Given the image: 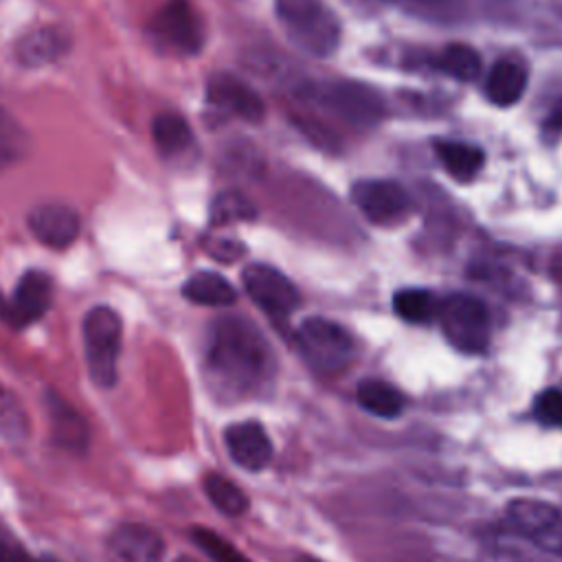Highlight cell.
<instances>
[{
  "label": "cell",
  "instance_id": "6da1fadb",
  "mask_svg": "<svg viewBox=\"0 0 562 562\" xmlns=\"http://www.w3.org/2000/svg\"><path fill=\"white\" fill-rule=\"evenodd\" d=\"M274 373V356L263 334L241 316H224L209 329L204 375L220 400L257 395Z\"/></svg>",
  "mask_w": 562,
  "mask_h": 562
},
{
  "label": "cell",
  "instance_id": "7a4b0ae2",
  "mask_svg": "<svg viewBox=\"0 0 562 562\" xmlns=\"http://www.w3.org/2000/svg\"><path fill=\"white\" fill-rule=\"evenodd\" d=\"M277 18L285 35L305 53L331 55L340 44V22L323 0H277Z\"/></svg>",
  "mask_w": 562,
  "mask_h": 562
},
{
  "label": "cell",
  "instance_id": "3957f363",
  "mask_svg": "<svg viewBox=\"0 0 562 562\" xmlns=\"http://www.w3.org/2000/svg\"><path fill=\"white\" fill-rule=\"evenodd\" d=\"M86 364L94 384L110 389L116 382L121 351V318L108 305L92 307L83 318Z\"/></svg>",
  "mask_w": 562,
  "mask_h": 562
},
{
  "label": "cell",
  "instance_id": "277c9868",
  "mask_svg": "<svg viewBox=\"0 0 562 562\" xmlns=\"http://www.w3.org/2000/svg\"><path fill=\"white\" fill-rule=\"evenodd\" d=\"M448 342L463 353H481L490 345L492 323L485 303L472 294H452L437 314Z\"/></svg>",
  "mask_w": 562,
  "mask_h": 562
},
{
  "label": "cell",
  "instance_id": "5b68a950",
  "mask_svg": "<svg viewBox=\"0 0 562 562\" xmlns=\"http://www.w3.org/2000/svg\"><path fill=\"white\" fill-rule=\"evenodd\" d=\"M296 340L305 360L321 373H336L345 369L356 353L351 334L336 321L323 316L303 321L296 329Z\"/></svg>",
  "mask_w": 562,
  "mask_h": 562
},
{
  "label": "cell",
  "instance_id": "8992f818",
  "mask_svg": "<svg viewBox=\"0 0 562 562\" xmlns=\"http://www.w3.org/2000/svg\"><path fill=\"white\" fill-rule=\"evenodd\" d=\"M154 40L178 55H195L204 42V29L189 0H167L154 15Z\"/></svg>",
  "mask_w": 562,
  "mask_h": 562
},
{
  "label": "cell",
  "instance_id": "52a82bcc",
  "mask_svg": "<svg viewBox=\"0 0 562 562\" xmlns=\"http://www.w3.org/2000/svg\"><path fill=\"white\" fill-rule=\"evenodd\" d=\"M351 200L369 222L380 226L402 222L413 209L408 191L400 182L384 178L358 180L351 187Z\"/></svg>",
  "mask_w": 562,
  "mask_h": 562
},
{
  "label": "cell",
  "instance_id": "ba28073f",
  "mask_svg": "<svg viewBox=\"0 0 562 562\" xmlns=\"http://www.w3.org/2000/svg\"><path fill=\"white\" fill-rule=\"evenodd\" d=\"M241 281L248 296L259 305L261 312L272 318L290 316L301 303L296 285L281 270L268 263L246 266L241 272Z\"/></svg>",
  "mask_w": 562,
  "mask_h": 562
},
{
  "label": "cell",
  "instance_id": "9c48e42d",
  "mask_svg": "<svg viewBox=\"0 0 562 562\" xmlns=\"http://www.w3.org/2000/svg\"><path fill=\"white\" fill-rule=\"evenodd\" d=\"M512 525L536 547L560 553L562 551V512L540 498H516L507 505Z\"/></svg>",
  "mask_w": 562,
  "mask_h": 562
},
{
  "label": "cell",
  "instance_id": "30bf717a",
  "mask_svg": "<svg viewBox=\"0 0 562 562\" xmlns=\"http://www.w3.org/2000/svg\"><path fill=\"white\" fill-rule=\"evenodd\" d=\"M53 301V281L42 270H26L9 299L0 301V316L13 327L40 321Z\"/></svg>",
  "mask_w": 562,
  "mask_h": 562
},
{
  "label": "cell",
  "instance_id": "8fae6325",
  "mask_svg": "<svg viewBox=\"0 0 562 562\" xmlns=\"http://www.w3.org/2000/svg\"><path fill=\"white\" fill-rule=\"evenodd\" d=\"M206 99L213 108L250 123L261 121L266 112L261 97L246 81L231 72H217L209 79Z\"/></svg>",
  "mask_w": 562,
  "mask_h": 562
},
{
  "label": "cell",
  "instance_id": "7c38bea8",
  "mask_svg": "<svg viewBox=\"0 0 562 562\" xmlns=\"http://www.w3.org/2000/svg\"><path fill=\"white\" fill-rule=\"evenodd\" d=\"M323 103L353 125H373L382 116L380 97L353 81H336L323 88Z\"/></svg>",
  "mask_w": 562,
  "mask_h": 562
},
{
  "label": "cell",
  "instance_id": "4fadbf2b",
  "mask_svg": "<svg viewBox=\"0 0 562 562\" xmlns=\"http://www.w3.org/2000/svg\"><path fill=\"white\" fill-rule=\"evenodd\" d=\"M224 443L231 459L244 470L259 472L272 461V441L257 419L231 424L224 430Z\"/></svg>",
  "mask_w": 562,
  "mask_h": 562
},
{
  "label": "cell",
  "instance_id": "5bb4252c",
  "mask_svg": "<svg viewBox=\"0 0 562 562\" xmlns=\"http://www.w3.org/2000/svg\"><path fill=\"white\" fill-rule=\"evenodd\" d=\"M108 553L112 562H160L165 544L151 527L125 522L108 536Z\"/></svg>",
  "mask_w": 562,
  "mask_h": 562
},
{
  "label": "cell",
  "instance_id": "9a60e30c",
  "mask_svg": "<svg viewBox=\"0 0 562 562\" xmlns=\"http://www.w3.org/2000/svg\"><path fill=\"white\" fill-rule=\"evenodd\" d=\"M31 233L50 248H66L79 235V215L68 204H40L29 213Z\"/></svg>",
  "mask_w": 562,
  "mask_h": 562
},
{
  "label": "cell",
  "instance_id": "2e32d148",
  "mask_svg": "<svg viewBox=\"0 0 562 562\" xmlns=\"http://www.w3.org/2000/svg\"><path fill=\"white\" fill-rule=\"evenodd\" d=\"M70 46V37L59 26H44L20 37L15 53L24 66H46L57 61Z\"/></svg>",
  "mask_w": 562,
  "mask_h": 562
},
{
  "label": "cell",
  "instance_id": "e0dca14e",
  "mask_svg": "<svg viewBox=\"0 0 562 562\" xmlns=\"http://www.w3.org/2000/svg\"><path fill=\"white\" fill-rule=\"evenodd\" d=\"M527 90V68L520 61H496L485 79V94L494 105L507 108L522 99Z\"/></svg>",
  "mask_w": 562,
  "mask_h": 562
},
{
  "label": "cell",
  "instance_id": "ac0fdd59",
  "mask_svg": "<svg viewBox=\"0 0 562 562\" xmlns=\"http://www.w3.org/2000/svg\"><path fill=\"white\" fill-rule=\"evenodd\" d=\"M46 408L50 415L55 441L66 450L83 452L88 446V426L83 417L72 406H68V402L59 400L55 393L48 395Z\"/></svg>",
  "mask_w": 562,
  "mask_h": 562
},
{
  "label": "cell",
  "instance_id": "d6986e66",
  "mask_svg": "<svg viewBox=\"0 0 562 562\" xmlns=\"http://www.w3.org/2000/svg\"><path fill=\"white\" fill-rule=\"evenodd\" d=\"M182 294L191 303L209 307H226L233 305L237 299L233 283L226 277L211 270H200L193 277H189L182 285Z\"/></svg>",
  "mask_w": 562,
  "mask_h": 562
},
{
  "label": "cell",
  "instance_id": "ffe728a7",
  "mask_svg": "<svg viewBox=\"0 0 562 562\" xmlns=\"http://www.w3.org/2000/svg\"><path fill=\"white\" fill-rule=\"evenodd\" d=\"M435 151H437V158L441 160L443 169L459 182L472 180L485 162L483 149L476 145L463 143V140H448V138L437 140Z\"/></svg>",
  "mask_w": 562,
  "mask_h": 562
},
{
  "label": "cell",
  "instance_id": "44dd1931",
  "mask_svg": "<svg viewBox=\"0 0 562 562\" xmlns=\"http://www.w3.org/2000/svg\"><path fill=\"white\" fill-rule=\"evenodd\" d=\"M358 404L382 419H395L404 411V395L389 382L378 380V378H367L358 384L356 389Z\"/></svg>",
  "mask_w": 562,
  "mask_h": 562
},
{
  "label": "cell",
  "instance_id": "7402d4cb",
  "mask_svg": "<svg viewBox=\"0 0 562 562\" xmlns=\"http://www.w3.org/2000/svg\"><path fill=\"white\" fill-rule=\"evenodd\" d=\"M151 134L162 156H180L193 145V132L180 114H158L151 123Z\"/></svg>",
  "mask_w": 562,
  "mask_h": 562
},
{
  "label": "cell",
  "instance_id": "603a6c76",
  "mask_svg": "<svg viewBox=\"0 0 562 562\" xmlns=\"http://www.w3.org/2000/svg\"><path fill=\"white\" fill-rule=\"evenodd\" d=\"M437 68L457 81H474L481 75V55L468 44H448L435 59Z\"/></svg>",
  "mask_w": 562,
  "mask_h": 562
},
{
  "label": "cell",
  "instance_id": "cb8c5ba5",
  "mask_svg": "<svg viewBox=\"0 0 562 562\" xmlns=\"http://www.w3.org/2000/svg\"><path fill=\"white\" fill-rule=\"evenodd\" d=\"M393 310L408 323H428L439 314V301L428 290L406 288L393 296Z\"/></svg>",
  "mask_w": 562,
  "mask_h": 562
},
{
  "label": "cell",
  "instance_id": "d4e9b609",
  "mask_svg": "<svg viewBox=\"0 0 562 562\" xmlns=\"http://www.w3.org/2000/svg\"><path fill=\"white\" fill-rule=\"evenodd\" d=\"M204 492L209 501L226 516H241L248 509V496L241 492V487H237L231 479L222 474H206Z\"/></svg>",
  "mask_w": 562,
  "mask_h": 562
},
{
  "label": "cell",
  "instance_id": "484cf974",
  "mask_svg": "<svg viewBox=\"0 0 562 562\" xmlns=\"http://www.w3.org/2000/svg\"><path fill=\"white\" fill-rule=\"evenodd\" d=\"M29 415L18 397L0 384V437L11 443H22L29 437Z\"/></svg>",
  "mask_w": 562,
  "mask_h": 562
},
{
  "label": "cell",
  "instance_id": "4316f807",
  "mask_svg": "<svg viewBox=\"0 0 562 562\" xmlns=\"http://www.w3.org/2000/svg\"><path fill=\"white\" fill-rule=\"evenodd\" d=\"M29 149V136L22 125L0 105V171L18 162Z\"/></svg>",
  "mask_w": 562,
  "mask_h": 562
},
{
  "label": "cell",
  "instance_id": "83f0119b",
  "mask_svg": "<svg viewBox=\"0 0 562 562\" xmlns=\"http://www.w3.org/2000/svg\"><path fill=\"white\" fill-rule=\"evenodd\" d=\"M252 215H255L252 204L237 191H224L211 204V222L215 226L228 224V222L250 220Z\"/></svg>",
  "mask_w": 562,
  "mask_h": 562
},
{
  "label": "cell",
  "instance_id": "f1b7e54d",
  "mask_svg": "<svg viewBox=\"0 0 562 562\" xmlns=\"http://www.w3.org/2000/svg\"><path fill=\"white\" fill-rule=\"evenodd\" d=\"M193 542L215 562H250L239 549H235L226 538L220 533L206 529V527H195L191 531Z\"/></svg>",
  "mask_w": 562,
  "mask_h": 562
},
{
  "label": "cell",
  "instance_id": "f546056e",
  "mask_svg": "<svg viewBox=\"0 0 562 562\" xmlns=\"http://www.w3.org/2000/svg\"><path fill=\"white\" fill-rule=\"evenodd\" d=\"M533 411L540 422L562 428V391L560 389L542 391L533 402Z\"/></svg>",
  "mask_w": 562,
  "mask_h": 562
},
{
  "label": "cell",
  "instance_id": "4dcf8cb0",
  "mask_svg": "<svg viewBox=\"0 0 562 562\" xmlns=\"http://www.w3.org/2000/svg\"><path fill=\"white\" fill-rule=\"evenodd\" d=\"M0 562H40V560H35L9 529L0 527Z\"/></svg>",
  "mask_w": 562,
  "mask_h": 562
},
{
  "label": "cell",
  "instance_id": "1f68e13d",
  "mask_svg": "<svg viewBox=\"0 0 562 562\" xmlns=\"http://www.w3.org/2000/svg\"><path fill=\"white\" fill-rule=\"evenodd\" d=\"M544 125H547V130H555V132L562 130V99L551 108Z\"/></svg>",
  "mask_w": 562,
  "mask_h": 562
},
{
  "label": "cell",
  "instance_id": "d6a6232c",
  "mask_svg": "<svg viewBox=\"0 0 562 562\" xmlns=\"http://www.w3.org/2000/svg\"><path fill=\"white\" fill-rule=\"evenodd\" d=\"M397 2H408V4H437L443 0H397Z\"/></svg>",
  "mask_w": 562,
  "mask_h": 562
},
{
  "label": "cell",
  "instance_id": "836d02e7",
  "mask_svg": "<svg viewBox=\"0 0 562 562\" xmlns=\"http://www.w3.org/2000/svg\"><path fill=\"white\" fill-rule=\"evenodd\" d=\"M294 562H321V560H316V558H312V555H299Z\"/></svg>",
  "mask_w": 562,
  "mask_h": 562
},
{
  "label": "cell",
  "instance_id": "e575fe53",
  "mask_svg": "<svg viewBox=\"0 0 562 562\" xmlns=\"http://www.w3.org/2000/svg\"><path fill=\"white\" fill-rule=\"evenodd\" d=\"M176 562H198L195 558H189V555H182V558H178Z\"/></svg>",
  "mask_w": 562,
  "mask_h": 562
},
{
  "label": "cell",
  "instance_id": "d590c367",
  "mask_svg": "<svg viewBox=\"0 0 562 562\" xmlns=\"http://www.w3.org/2000/svg\"><path fill=\"white\" fill-rule=\"evenodd\" d=\"M40 562H59V560H53V558H44V560H40Z\"/></svg>",
  "mask_w": 562,
  "mask_h": 562
}]
</instances>
